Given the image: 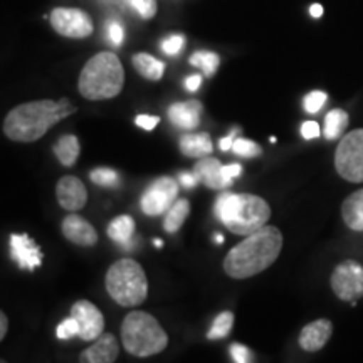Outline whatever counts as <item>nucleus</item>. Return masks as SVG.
Returning a JSON list of instances; mask_svg holds the SVG:
<instances>
[{
    "label": "nucleus",
    "instance_id": "nucleus-40",
    "mask_svg": "<svg viewBox=\"0 0 363 363\" xmlns=\"http://www.w3.org/2000/svg\"><path fill=\"white\" fill-rule=\"evenodd\" d=\"M201 83H202V76L192 74L185 79V88H187L189 91H197L199 88H201Z\"/></svg>",
    "mask_w": 363,
    "mask_h": 363
},
{
    "label": "nucleus",
    "instance_id": "nucleus-13",
    "mask_svg": "<svg viewBox=\"0 0 363 363\" xmlns=\"http://www.w3.org/2000/svg\"><path fill=\"white\" fill-rule=\"evenodd\" d=\"M56 195L59 206L66 208V211H79L88 202V190H86L84 184L78 177H62L57 182Z\"/></svg>",
    "mask_w": 363,
    "mask_h": 363
},
{
    "label": "nucleus",
    "instance_id": "nucleus-18",
    "mask_svg": "<svg viewBox=\"0 0 363 363\" xmlns=\"http://www.w3.org/2000/svg\"><path fill=\"white\" fill-rule=\"evenodd\" d=\"M202 104L195 99L185 103H174L169 108V118L172 125H175L180 130H194L201 123Z\"/></svg>",
    "mask_w": 363,
    "mask_h": 363
},
{
    "label": "nucleus",
    "instance_id": "nucleus-38",
    "mask_svg": "<svg viewBox=\"0 0 363 363\" xmlns=\"http://www.w3.org/2000/svg\"><path fill=\"white\" fill-rule=\"evenodd\" d=\"M179 182L182 184V187H185V189H194L195 185L199 184V177H197V174H189V172H182V174L179 175Z\"/></svg>",
    "mask_w": 363,
    "mask_h": 363
},
{
    "label": "nucleus",
    "instance_id": "nucleus-44",
    "mask_svg": "<svg viewBox=\"0 0 363 363\" xmlns=\"http://www.w3.org/2000/svg\"><path fill=\"white\" fill-rule=\"evenodd\" d=\"M214 240H216V242H217V244H222V242H224V238H222V235H220V234H216V238H214Z\"/></svg>",
    "mask_w": 363,
    "mask_h": 363
},
{
    "label": "nucleus",
    "instance_id": "nucleus-43",
    "mask_svg": "<svg viewBox=\"0 0 363 363\" xmlns=\"http://www.w3.org/2000/svg\"><path fill=\"white\" fill-rule=\"evenodd\" d=\"M310 16L315 17V19H320V17L323 16V7H321L320 4H313L310 7Z\"/></svg>",
    "mask_w": 363,
    "mask_h": 363
},
{
    "label": "nucleus",
    "instance_id": "nucleus-7",
    "mask_svg": "<svg viewBox=\"0 0 363 363\" xmlns=\"http://www.w3.org/2000/svg\"><path fill=\"white\" fill-rule=\"evenodd\" d=\"M335 169L347 182H363V128L343 136L335 153Z\"/></svg>",
    "mask_w": 363,
    "mask_h": 363
},
{
    "label": "nucleus",
    "instance_id": "nucleus-30",
    "mask_svg": "<svg viewBox=\"0 0 363 363\" xmlns=\"http://www.w3.org/2000/svg\"><path fill=\"white\" fill-rule=\"evenodd\" d=\"M326 93L323 91H311L310 94H306L305 98V110L306 113H310V115H315L323 108V104L326 103Z\"/></svg>",
    "mask_w": 363,
    "mask_h": 363
},
{
    "label": "nucleus",
    "instance_id": "nucleus-24",
    "mask_svg": "<svg viewBox=\"0 0 363 363\" xmlns=\"http://www.w3.org/2000/svg\"><path fill=\"white\" fill-rule=\"evenodd\" d=\"M190 214V202L187 199H182V201H177L174 206L169 208L167 212L165 220H163V229L169 234H175L177 230L184 225L185 219H187Z\"/></svg>",
    "mask_w": 363,
    "mask_h": 363
},
{
    "label": "nucleus",
    "instance_id": "nucleus-11",
    "mask_svg": "<svg viewBox=\"0 0 363 363\" xmlns=\"http://www.w3.org/2000/svg\"><path fill=\"white\" fill-rule=\"evenodd\" d=\"M71 316L78 321V337L84 342H94L103 335L104 318L91 301H86V299L76 301L71 308Z\"/></svg>",
    "mask_w": 363,
    "mask_h": 363
},
{
    "label": "nucleus",
    "instance_id": "nucleus-22",
    "mask_svg": "<svg viewBox=\"0 0 363 363\" xmlns=\"http://www.w3.org/2000/svg\"><path fill=\"white\" fill-rule=\"evenodd\" d=\"M81 147L74 135H65L54 145V155L65 167H72L78 162Z\"/></svg>",
    "mask_w": 363,
    "mask_h": 363
},
{
    "label": "nucleus",
    "instance_id": "nucleus-2",
    "mask_svg": "<svg viewBox=\"0 0 363 363\" xmlns=\"http://www.w3.org/2000/svg\"><path fill=\"white\" fill-rule=\"evenodd\" d=\"M283 249V234L278 227L264 225L249 234L230 249L224 259V271L234 279H247L267 269Z\"/></svg>",
    "mask_w": 363,
    "mask_h": 363
},
{
    "label": "nucleus",
    "instance_id": "nucleus-15",
    "mask_svg": "<svg viewBox=\"0 0 363 363\" xmlns=\"http://www.w3.org/2000/svg\"><path fill=\"white\" fill-rule=\"evenodd\" d=\"M62 234L76 246L91 247L98 242V233L88 220L72 214L62 220Z\"/></svg>",
    "mask_w": 363,
    "mask_h": 363
},
{
    "label": "nucleus",
    "instance_id": "nucleus-41",
    "mask_svg": "<svg viewBox=\"0 0 363 363\" xmlns=\"http://www.w3.org/2000/svg\"><path fill=\"white\" fill-rule=\"evenodd\" d=\"M235 142V131H233L229 136H225V138H220L219 142V148L222 152H227V150H233V145Z\"/></svg>",
    "mask_w": 363,
    "mask_h": 363
},
{
    "label": "nucleus",
    "instance_id": "nucleus-8",
    "mask_svg": "<svg viewBox=\"0 0 363 363\" xmlns=\"http://www.w3.org/2000/svg\"><path fill=\"white\" fill-rule=\"evenodd\" d=\"M331 289L342 301H350L353 306L363 296V269L355 261H345L335 267L331 274Z\"/></svg>",
    "mask_w": 363,
    "mask_h": 363
},
{
    "label": "nucleus",
    "instance_id": "nucleus-34",
    "mask_svg": "<svg viewBox=\"0 0 363 363\" xmlns=\"http://www.w3.org/2000/svg\"><path fill=\"white\" fill-rule=\"evenodd\" d=\"M106 33H108V38H110L113 45H121V43H123L125 30H123V27H121L120 22H116V21L108 22Z\"/></svg>",
    "mask_w": 363,
    "mask_h": 363
},
{
    "label": "nucleus",
    "instance_id": "nucleus-42",
    "mask_svg": "<svg viewBox=\"0 0 363 363\" xmlns=\"http://www.w3.org/2000/svg\"><path fill=\"white\" fill-rule=\"evenodd\" d=\"M0 321H2V325H0V338L4 340V338H6V335H7V326H9L6 313H0Z\"/></svg>",
    "mask_w": 363,
    "mask_h": 363
},
{
    "label": "nucleus",
    "instance_id": "nucleus-25",
    "mask_svg": "<svg viewBox=\"0 0 363 363\" xmlns=\"http://www.w3.org/2000/svg\"><path fill=\"white\" fill-rule=\"evenodd\" d=\"M348 126V115L343 110L330 111L325 118L323 135L326 140H338Z\"/></svg>",
    "mask_w": 363,
    "mask_h": 363
},
{
    "label": "nucleus",
    "instance_id": "nucleus-19",
    "mask_svg": "<svg viewBox=\"0 0 363 363\" xmlns=\"http://www.w3.org/2000/svg\"><path fill=\"white\" fill-rule=\"evenodd\" d=\"M108 235L111 240L125 251H131L136 244L135 238V220L130 216H120L113 219L108 225Z\"/></svg>",
    "mask_w": 363,
    "mask_h": 363
},
{
    "label": "nucleus",
    "instance_id": "nucleus-16",
    "mask_svg": "<svg viewBox=\"0 0 363 363\" xmlns=\"http://www.w3.org/2000/svg\"><path fill=\"white\" fill-rule=\"evenodd\" d=\"M333 333V325L326 318L313 321V323L306 325L305 328L299 333V347L306 352H318L328 343Z\"/></svg>",
    "mask_w": 363,
    "mask_h": 363
},
{
    "label": "nucleus",
    "instance_id": "nucleus-45",
    "mask_svg": "<svg viewBox=\"0 0 363 363\" xmlns=\"http://www.w3.org/2000/svg\"><path fill=\"white\" fill-rule=\"evenodd\" d=\"M153 244H155L157 247H162V246H163V242H162L160 239H155V240H153Z\"/></svg>",
    "mask_w": 363,
    "mask_h": 363
},
{
    "label": "nucleus",
    "instance_id": "nucleus-31",
    "mask_svg": "<svg viewBox=\"0 0 363 363\" xmlns=\"http://www.w3.org/2000/svg\"><path fill=\"white\" fill-rule=\"evenodd\" d=\"M78 331H79L78 321H76L72 316H69V318H66L62 323H59L56 335L59 340H69L72 337H78Z\"/></svg>",
    "mask_w": 363,
    "mask_h": 363
},
{
    "label": "nucleus",
    "instance_id": "nucleus-29",
    "mask_svg": "<svg viewBox=\"0 0 363 363\" xmlns=\"http://www.w3.org/2000/svg\"><path fill=\"white\" fill-rule=\"evenodd\" d=\"M89 179L96 185H101V187H115V185L118 184V174L115 170L106 169V167L94 169L89 174Z\"/></svg>",
    "mask_w": 363,
    "mask_h": 363
},
{
    "label": "nucleus",
    "instance_id": "nucleus-12",
    "mask_svg": "<svg viewBox=\"0 0 363 363\" xmlns=\"http://www.w3.org/2000/svg\"><path fill=\"white\" fill-rule=\"evenodd\" d=\"M11 257L21 269L34 271L43 264V251L27 234L11 235Z\"/></svg>",
    "mask_w": 363,
    "mask_h": 363
},
{
    "label": "nucleus",
    "instance_id": "nucleus-36",
    "mask_svg": "<svg viewBox=\"0 0 363 363\" xmlns=\"http://www.w3.org/2000/svg\"><path fill=\"white\" fill-rule=\"evenodd\" d=\"M135 123L138 125L140 128L150 131V130L155 128L158 123H160V118H158V116H148V115H140V116H136Z\"/></svg>",
    "mask_w": 363,
    "mask_h": 363
},
{
    "label": "nucleus",
    "instance_id": "nucleus-37",
    "mask_svg": "<svg viewBox=\"0 0 363 363\" xmlns=\"http://www.w3.org/2000/svg\"><path fill=\"white\" fill-rule=\"evenodd\" d=\"M301 135L305 140H313L320 136V125L316 121H306L301 125Z\"/></svg>",
    "mask_w": 363,
    "mask_h": 363
},
{
    "label": "nucleus",
    "instance_id": "nucleus-5",
    "mask_svg": "<svg viewBox=\"0 0 363 363\" xmlns=\"http://www.w3.org/2000/svg\"><path fill=\"white\" fill-rule=\"evenodd\" d=\"M121 342L131 355L145 358L165 350L169 337L155 316L145 311H131L121 325Z\"/></svg>",
    "mask_w": 363,
    "mask_h": 363
},
{
    "label": "nucleus",
    "instance_id": "nucleus-35",
    "mask_svg": "<svg viewBox=\"0 0 363 363\" xmlns=\"http://www.w3.org/2000/svg\"><path fill=\"white\" fill-rule=\"evenodd\" d=\"M230 357H233V360L235 363L252 362V357H251V352H249V348L244 347V345H240V343H234L233 347H230Z\"/></svg>",
    "mask_w": 363,
    "mask_h": 363
},
{
    "label": "nucleus",
    "instance_id": "nucleus-39",
    "mask_svg": "<svg viewBox=\"0 0 363 363\" xmlns=\"http://www.w3.org/2000/svg\"><path fill=\"white\" fill-rule=\"evenodd\" d=\"M240 172H242V167H240L239 163H230V165L224 167V175L229 180H234L235 177H239Z\"/></svg>",
    "mask_w": 363,
    "mask_h": 363
},
{
    "label": "nucleus",
    "instance_id": "nucleus-10",
    "mask_svg": "<svg viewBox=\"0 0 363 363\" xmlns=\"http://www.w3.org/2000/svg\"><path fill=\"white\" fill-rule=\"evenodd\" d=\"M177 195H179V184L170 177H160L145 190L140 206L147 216H160L177 202Z\"/></svg>",
    "mask_w": 363,
    "mask_h": 363
},
{
    "label": "nucleus",
    "instance_id": "nucleus-6",
    "mask_svg": "<svg viewBox=\"0 0 363 363\" xmlns=\"http://www.w3.org/2000/svg\"><path fill=\"white\" fill-rule=\"evenodd\" d=\"M108 294L120 306H136L147 299L148 281L143 267L133 259H120L106 272Z\"/></svg>",
    "mask_w": 363,
    "mask_h": 363
},
{
    "label": "nucleus",
    "instance_id": "nucleus-3",
    "mask_svg": "<svg viewBox=\"0 0 363 363\" xmlns=\"http://www.w3.org/2000/svg\"><path fill=\"white\" fill-rule=\"evenodd\" d=\"M214 214L230 233L249 235L271 217V207L264 199L251 194H222L216 201Z\"/></svg>",
    "mask_w": 363,
    "mask_h": 363
},
{
    "label": "nucleus",
    "instance_id": "nucleus-27",
    "mask_svg": "<svg viewBox=\"0 0 363 363\" xmlns=\"http://www.w3.org/2000/svg\"><path fill=\"white\" fill-rule=\"evenodd\" d=\"M234 325V315L230 311H224L220 315H217V318L212 323L211 330L207 331V338L208 340H222L225 338L227 335L230 333Z\"/></svg>",
    "mask_w": 363,
    "mask_h": 363
},
{
    "label": "nucleus",
    "instance_id": "nucleus-23",
    "mask_svg": "<svg viewBox=\"0 0 363 363\" xmlns=\"http://www.w3.org/2000/svg\"><path fill=\"white\" fill-rule=\"evenodd\" d=\"M131 62H133L135 69L138 71L143 78H147L150 81L162 79L163 72H165V65L153 56H150V54H135V56L131 57Z\"/></svg>",
    "mask_w": 363,
    "mask_h": 363
},
{
    "label": "nucleus",
    "instance_id": "nucleus-32",
    "mask_svg": "<svg viewBox=\"0 0 363 363\" xmlns=\"http://www.w3.org/2000/svg\"><path fill=\"white\" fill-rule=\"evenodd\" d=\"M131 7L135 9L143 19H152L157 13V2L155 0H130Z\"/></svg>",
    "mask_w": 363,
    "mask_h": 363
},
{
    "label": "nucleus",
    "instance_id": "nucleus-14",
    "mask_svg": "<svg viewBox=\"0 0 363 363\" xmlns=\"http://www.w3.org/2000/svg\"><path fill=\"white\" fill-rule=\"evenodd\" d=\"M194 172L197 174L199 180L203 185L212 190H224L233 185V180H229L224 175V167L214 157H203L195 163Z\"/></svg>",
    "mask_w": 363,
    "mask_h": 363
},
{
    "label": "nucleus",
    "instance_id": "nucleus-9",
    "mask_svg": "<svg viewBox=\"0 0 363 363\" xmlns=\"http://www.w3.org/2000/svg\"><path fill=\"white\" fill-rule=\"evenodd\" d=\"M49 21H51L52 29L65 38L84 39L93 34V21L89 13L81 9L57 7L51 12Z\"/></svg>",
    "mask_w": 363,
    "mask_h": 363
},
{
    "label": "nucleus",
    "instance_id": "nucleus-17",
    "mask_svg": "<svg viewBox=\"0 0 363 363\" xmlns=\"http://www.w3.org/2000/svg\"><path fill=\"white\" fill-rule=\"evenodd\" d=\"M118 355H120V347L116 338L111 333H103L88 350L81 353L79 360L84 363H111L116 360Z\"/></svg>",
    "mask_w": 363,
    "mask_h": 363
},
{
    "label": "nucleus",
    "instance_id": "nucleus-26",
    "mask_svg": "<svg viewBox=\"0 0 363 363\" xmlns=\"http://www.w3.org/2000/svg\"><path fill=\"white\" fill-rule=\"evenodd\" d=\"M190 65L201 67L203 74H206L207 78H211V76H214L216 71L219 69L220 57L217 56L216 52H211V51H197L190 56Z\"/></svg>",
    "mask_w": 363,
    "mask_h": 363
},
{
    "label": "nucleus",
    "instance_id": "nucleus-33",
    "mask_svg": "<svg viewBox=\"0 0 363 363\" xmlns=\"http://www.w3.org/2000/svg\"><path fill=\"white\" fill-rule=\"evenodd\" d=\"M184 45H185L184 35L174 34V35H170L169 39L163 40L162 49H163V52L169 54V56H177V54H179L182 49H184Z\"/></svg>",
    "mask_w": 363,
    "mask_h": 363
},
{
    "label": "nucleus",
    "instance_id": "nucleus-4",
    "mask_svg": "<svg viewBox=\"0 0 363 363\" xmlns=\"http://www.w3.org/2000/svg\"><path fill=\"white\" fill-rule=\"evenodd\" d=\"M125 84L121 61L113 52H99L86 62L79 74V93L91 101L118 96Z\"/></svg>",
    "mask_w": 363,
    "mask_h": 363
},
{
    "label": "nucleus",
    "instance_id": "nucleus-20",
    "mask_svg": "<svg viewBox=\"0 0 363 363\" xmlns=\"http://www.w3.org/2000/svg\"><path fill=\"white\" fill-rule=\"evenodd\" d=\"M180 152L185 157L190 158H203L211 155L212 150V140L208 133H187L180 138Z\"/></svg>",
    "mask_w": 363,
    "mask_h": 363
},
{
    "label": "nucleus",
    "instance_id": "nucleus-1",
    "mask_svg": "<svg viewBox=\"0 0 363 363\" xmlns=\"http://www.w3.org/2000/svg\"><path fill=\"white\" fill-rule=\"evenodd\" d=\"M76 111V106L67 98L39 99L13 108L4 121V133L13 142L30 143L48 133L54 125Z\"/></svg>",
    "mask_w": 363,
    "mask_h": 363
},
{
    "label": "nucleus",
    "instance_id": "nucleus-28",
    "mask_svg": "<svg viewBox=\"0 0 363 363\" xmlns=\"http://www.w3.org/2000/svg\"><path fill=\"white\" fill-rule=\"evenodd\" d=\"M233 150L235 155L244 157V158H254L259 157L262 153V148L252 140H246V138H238L233 145Z\"/></svg>",
    "mask_w": 363,
    "mask_h": 363
},
{
    "label": "nucleus",
    "instance_id": "nucleus-21",
    "mask_svg": "<svg viewBox=\"0 0 363 363\" xmlns=\"http://www.w3.org/2000/svg\"><path fill=\"white\" fill-rule=\"evenodd\" d=\"M343 222L353 230H363V189L345 199L342 206Z\"/></svg>",
    "mask_w": 363,
    "mask_h": 363
}]
</instances>
